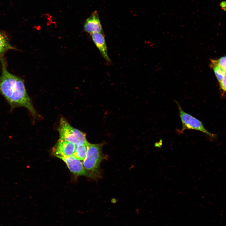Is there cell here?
I'll list each match as a JSON object with an SVG mask.
<instances>
[{"label":"cell","instance_id":"7a4b0ae2","mask_svg":"<svg viewBox=\"0 0 226 226\" xmlns=\"http://www.w3.org/2000/svg\"><path fill=\"white\" fill-rule=\"evenodd\" d=\"M58 130L60 139L74 144L76 146L88 143L86 134L82 131L73 127L63 118H61Z\"/></svg>","mask_w":226,"mask_h":226},{"label":"cell","instance_id":"5b68a950","mask_svg":"<svg viewBox=\"0 0 226 226\" xmlns=\"http://www.w3.org/2000/svg\"><path fill=\"white\" fill-rule=\"evenodd\" d=\"M58 158L65 163L70 170L73 174L78 176H84L91 178L95 177V175L93 173L85 169L80 160L73 156L60 157Z\"/></svg>","mask_w":226,"mask_h":226},{"label":"cell","instance_id":"52a82bcc","mask_svg":"<svg viewBox=\"0 0 226 226\" xmlns=\"http://www.w3.org/2000/svg\"><path fill=\"white\" fill-rule=\"evenodd\" d=\"M83 30L86 32L90 34L102 32L103 29L99 15L96 10L94 11L84 22Z\"/></svg>","mask_w":226,"mask_h":226},{"label":"cell","instance_id":"8fae6325","mask_svg":"<svg viewBox=\"0 0 226 226\" xmlns=\"http://www.w3.org/2000/svg\"><path fill=\"white\" fill-rule=\"evenodd\" d=\"M211 67L213 69L216 76L220 83L225 75V71L220 67L215 60L211 61Z\"/></svg>","mask_w":226,"mask_h":226},{"label":"cell","instance_id":"9c48e42d","mask_svg":"<svg viewBox=\"0 0 226 226\" xmlns=\"http://www.w3.org/2000/svg\"><path fill=\"white\" fill-rule=\"evenodd\" d=\"M17 50L10 44L9 36L5 31L0 30V58L8 51Z\"/></svg>","mask_w":226,"mask_h":226},{"label":"cell","instance_id":"8992f818","mask_svg":"<svg viewBox=\"0 0 226 226\" xmlns=\"http://www.w3.org/2000/svg\"><path fill=\"white\" fill-rule=\"evenodd\" d=\"M76 148L73 143L59 139L52 148L53 154L58 158L72 156Z\"/></svg>","mask_w":226,"mask_h":226},{"label":"cell","instance_id":"30bf717a","mask_svg":"<svg viewBox=\"0 0 226 226\" xmlns=\"http://www.w3.org/2000/svg\"><path fill=\"white\" fill-rule=\"evenodd\" d=\"M87 143L76 146L75 150L72 156L79 160H83L87 153Z\"/></svg>","mask_w":226,"mask_h":226},{"label":"cell","instance_id":"6da1fadb","mask_svg":"<svg viewBox=\"0 0 226 226\" xmlns=\"http://www.w3.org/2000/svg\"><path fill=\"white\" fill-rule=\"evenodd\" d=\"M2 74L0 76V94L9 105L11 110L23 107L33 115L35 114L30 99L27 92L24 81L21 78L9 72L3 56L0 58Z\"/></svg>","mask_w":226,"mask_h":226},{"label":"cell","instance_id":"277c9868","mask_svg":"<svg viewBox=\"0 0 226 226\" xmlns=\"http://www.w3.org/2000/svg\"><path fill=\"white\" fill-rule=\"evenodd\" d=\"M175 102L178 107L179 115L182 125L180 133H182L185 130H192L201 132L211 137L214 138L215 137L214 134L210 133L206 129L201 121L185 112L179 103L175 100Z\"/></svg>","mask_w":226,"mask_h":226},{"label":"cell","instance_id":"3957f363","mask_svg":"<svg viewBox=\"0 0 226 226\" xmlns=\"http://www.w3.org/2000/svg\"><path fill=\"white\" fill-rule=\"evenodd\" d=\"M102 146L103 143L94 144L88 142L87 143V153L83 164L86 170L92 173L98 172L102 159Z\"/></svg>","mask_w":226,"mask_h":226},{"label":"cell","instance_id":"4fadbf2b","mask_svg":"<svg viewBox=\"0 0 226 226\" xmlns=\"http://www.w3.org/2000/svg\"><path fill=\"white\" fill-rule=\"evenodd\" d=\"M220 83L221 89L223 90L226 91V75L221 82H220Z\"/></svg>","mask_w":226,"mask_h":226},{"label":"cell","instance_id":"5bb4252c","mask_svg":"<svg viewBox=\"0 0 226 226\" xmlns=\"http://www.w3.org/2000/svg\"><path fill=\"white\" fill-rule=\"evenodd\" d=\"M225 75H226V70H225Z\"/></svg>","mask_w":226,"mask_h":226},{"label":"cell","instance_id":"ba28073f","mask_svg":"<svg viewBox=\"0 0 226 226\" xmlns=\"http://www.w3.org/2000/svg\"><path fill=\"white\" fill-rule=\"evenodd\" d=\"M90 34L94 43L104 58L108 62H110L105 37L102 32L93 33Z\"/></svg>","mask_w":226,"mask_h":226},{"label":"cell","instance_id":"7c38bea8","mask_svg":"<svg viewBox=\"0 0 226 226\" xmlns=\"http://www.w3.org/2000/svg\"><path fill=\"white\" fill-rule=\"evenodd\" d=\"M215 61L220 67L225 71L226 70V56L221 57Z\"/></svg>","mask_w":226,"mask_h":226}]
</instances>
